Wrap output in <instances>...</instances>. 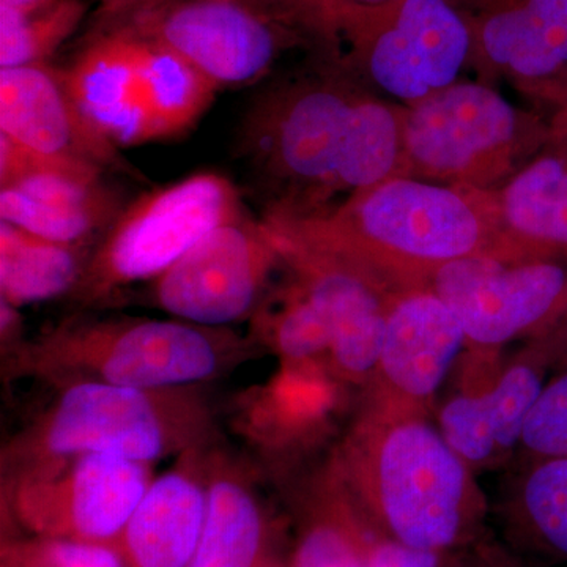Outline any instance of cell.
Here are the masks:
<instances>
[{
  "label": "cell",
  "mask_w": 567,
  "mask_h": 567,
  "mask_svg": "<svg viewBox=\"0 0 567 567\" xmlns=\"http://www.w3.org/2000/svg\"><path fill=\"white\" fill-rule=\"evenodd\" d=\"M404 112L354 87L330 63L265 91L238 136L241 158L267 196L265 216L323 215L338 194L350 199L402 175Z\"/></svg>",
  "instance_id": "6da1fadb"
},
{
  "label": "cell",
  "mask_w": 567,
  "mask_h": 567,
  "mask_svg": "<svg viewBox=\"0 0 567 567\" xmlns=\"http://www.w3.org/2000/svg\"><path fill=\"white\" fill-rule=\"evenodd\" d=\"M331 475L377 535L454 555L483 537L487 499L476 472L431 415L365 402Z\"/></svg>",
  "instance_id": "7a4b0ae2"
},
{
  "label": "cell",
  "mask_w": 567,
  "mask_h": 567,
  "mask_svg": "<svg viewBox=\"0 0 567 567\" xmlns=\"http://www.w3.org/2000/svg\"><path fill=\"white\" fill-rule=\"evenodd\" d=\"M264 221L394 287L425 286L440 267L464 257H506L495 215L481 213L461 189L412 175H394L323 215Z\"/></svg>",
  "instance_id": "3957f363"
},
{
  "label": "cell",
  "mask_w": 567,
  "mask_h": 567,
  "mask_svg": "<svg viewBox=\"0 0 567 567\" xmlns=\"http://www.w3.org/2000/svg\"><path fill=\"white\" fill-rule=\"evenodd\" d=\"M59 390L55 401L2 451L10 483L87 453L153 464L210 447L216 436L200 386L144 390L78 382Z\"/></svg>",
  "instance_id": "277c9868"
},
{
  "label": "cell",
  "mask_w": 567,
  "mask_h": 567,
  "mask_svg": "<svg viewBox=\"0 0 567 567\" xmlns=\"http://www.w3.org/2000/svg\"><path fill=\"white\" fill-rule=\"evenodd\" d=\"M252 353L229 328L185 320L73 317L31 344L14 368L61 388L78 382L164 390L219 379Z\"/></svg>",
  "instance_id": "5b68a950"
},
{
  "label": "cell",
  "mask_w": 567,
  "mask_h": 567,
  "mask_svg": "<svg viewBox=\"0 0 567 567\" xmlns=\"http://www.w3.org/2000/svg\"><path fill=\"white\" fill-rule=\"evenodd\" d=\"M62 76L85 117L118 148L183 136L219 91L156 41L100 22Z\"/></svg>",
  "instance_id": "8992f818"
},
{
  "label": "cell",
  "mask_w": 567,
  "mask_h": 567,
  "mask_svg": "<svg viewBox=\"0 0 567 567\" xmlns=\"http://www.w3.org/2000/svg\"><path fill=\"white\" fill-rule=\"evenodd\" d=\"M308 39L347 76L361 73L409 104L457 82L473 51L470 22L450 0H323Z\"/></svg>",
  "instance_id": "52a82bcc"
},
{
  "label": "cell",
  "mask_w": 567,
  "mask_h": 567,
  "mask_svg": "<svg viewBox=\"0 0 567 567\" xmlns=\"http://www.w3.org/2000/svg\"><path fill=\"white\" fill-rule=\"evenodd\" d=\"M245 216L229 178L197 173L142 194L123 207L91 252L71 297L82 306L152 282L215 227Z\"/></svg>",
  "instance_id": "ba28073f"
},
{
  "label": "cell",
  "mask_w": 567,
  "mask_h": 567,
  "mask_svg": "<svg viewBox=\"0 0 567 567\" xmlns=\"http://www.w3.org/2000/svg\"><path fill=\"white\" fill-rule=\"evenodd\" d=\"M520 137L524 118L502 93L454 82L404 112L402 175L480 186L506 169Z\"/></svg>",
  "instance_id": "9c48e42d"
},
{
  "label": "cell",
  "mask_w": 567,
  "mask_h": 567,
  "mask_svg": "<svg viewBox=\"0 0 567 567\" xmlns=\"http://www.w3.org/2000/svg\"><path fill=\"white\" fill-rule=\"evenodd\" d=\"M425 287L456 315L477 352H498L567 320V259L509 260L481 254L440 267Z\"/></svg>",
  "instance_id": "30bf717a"
},
{
  "label": "cell",
  "mask_w": 567,
  "mask_h": 567,
  "mask_svg": "<svg viewBox=\"0 0 567 567\" xmlns=\"http://www.w3.org/2000/svg\"><path fill=\"white\" fill-rule=\"evenodd\" d=\"M461 385L439 406L436 425L475 472L498 466L520 447L522 435L548 372L565 360L567 320L537 336L509 360L477 352Z\"/></svg>",
  "instance_id": "8fae6325"
},
{
  "label": "cell",
  "mask_w": 567,
  "mask_h": 567,
  "mask_svg": "<svg viewBox=\"0 0 567 567\" xmlns=\"http://www.w3.org/2000/svg\"><path fill=\"white\" fill-rule=\"evenodd\" d=\"M96 22L156 41L218 89L262 80L287 44L303 40L235 0H162Z\"/></svg>",
  "instance_id": "7c38bea8"
},
{
  "label": "cell",
  "mask_w": 567,
  "mask_h": 567,
  "mask_svg": "<svg viewBox=\"0 0 567 567\" xmlns=\"http://www.w3.org/2000/svg\"><path fill=\"white\" fill-rule=\"evenodd\" d=\"M152 483L148 462L87 453L11 481L10 503L37 537L115 544Z\"/></svg>",
  "instance_id": "4fadbf2b"
},
{
  "label": "cell",
  "mask_w": 567,
  "mask_h": 567,
  "mask_svg": "<svg viewBox=\"0 0 567 567\" xmlns=\"http://www.w3.org/2000/svg\"><path fill=\"white\" fill-rule=\"evenodd\" d=\"M279 260L274 230L241 216L204 235L152 281L151 300L185 322L229 328L257 311Z\"/></svg>",
  "instance_id": "5bb4252c"
},
{
  "label": "cell",
  "mask_w": 567,
  "mask_h": 567,
  "mask_svg": "<svg viewBox=\"0 0 567 567\" xmlns=\"http://www.w3.org/2000/svg\"><path fill=\"white\" fill-rule=\"evenodd\" d=\"M93 164L32 151L0 136V218L66 245L91 246L123 210Z\"/></svg>",
  "instance_id": "9a60e30c"
},
{
  "label": "cell",
  "mask_w": 567,
  "mask_h": 567,
  "mask_svg": "<svg viewBox=\"0 0 567 567\" xmlns=\"http://www.w3.org/2000/svg\"><path fill=\"white\" fill-rule=\"evenodd\" d=\"M468 347L450 306L425 286L401 287L388 308L368 404L431 415L436 393Z\"/></svg>",
  "instance_id": "2e32d148"
},
{
  "label": "cell",
  "mask_w": 567,
  "mask_h": 567,
  "mask_svg": "<svg viewBox=\"0 0 567 567\" xmlns=\"http://www.w3.org/2000/svg\"><path fill=\"white\" fill-rule=\"evenodd\" d=\"M274 234L284 262L292 265L298 281L330 320L333 339L328 357L334 374L368 386L379 360L388 308L401 287L358 265Z\"/></svg>",
  "instance_id": "e0dca14e"
},
{
  "label": "cell",
  "mask_w": 567,
  "mask_h": 567,
  "mask_svg": "<svg viewBox=\"0 0 567 567\" xmlns=\"http://www.w3.org/2000/svg\"><path fill=\"white\" fill-rule=\"evenodd\" d=\"M0 134L44 155L133 174L121 148L71 99L62 70L50 63L0 69Z\"/></svg>",
  "instance_id": "ac0fdd59"
},
{
  "label": "cell",
  "mask_w": 567,
  "mask_h": 567,
  "mask_svg": "<svg viewBox=\"0 0 567 567\" xmlns=\"http://www.w3.org/2000/svg\"><path fill=\"white\" fill-rule=\"evenodd\" d=\"M210 447L181 454L173 470L153 480L121 546L132 567H189L203 536Z\"/></svg>",
  "instance_id": "d6986e66"
},
{
  "label": "cell",
  "mask_w": 567,
  "mask_h": 567,
  "mask_svg": "<svg viewBox=\"0 0 567 567\" xmlns=\"http://www.w3.org/2000/svg\"><path fill=\"white\" fill-rule=\"evenodd\" d=\"M473 48L524 81L543 82L567 69V0H483Z\"/></svg>",
  "instance_id": "ffe728a7"
},
{
  "label": "cell",
  "mask_w": 567,
  "mask_h": 567,
  "mask_svg": "<svg viewBox=\"0 0 567 567\" xmlns=\"http://www.w3.org/2000/svg\"><path fill=\"white\" fill-rule=\"evenodd\" d=\"M509 259H567V158L544 155L513 178L496 200Z\"/></svg>",
  "instance_id": "44dd1931"
},
{
  "label": "cell",
  "mask_w": 567,
  "mask_h": 567,
  "mask_svg": "<svg viewBox=\"0 0 567 567\" xmlns=\"http://www.w3.org/2000/svg\"><path fill=\"white\" fill-rule=\"evenodd\" d=\"M268 524L244 466L212 450L207 516L189 567H270Z\"/></svg>",
  "instance_id": "7402d4cb"
},
{
  "label": "cell",
  "mask_w": 567,
  "mask_h": 567,
  "mask_svg": "<svg viewBox=\"0 0 567 567\" xmlns=\"http://www.w3.org/2000/svg\"><path fill=\"white\" fill-rule=\"evenodd\" d=\"M91 246L66 245L0 223V295L7 303H40L76 289Z\"/></svg>",
  "instance_id": "603a6c76"
},
{
  "label": "cell",
  "mask_w": 567,
  "mask_h": 567,
  "mask_svg": "<svg viewBox=\"0 0 567 567\" xmlns=\"http://www.w3.org/2000/svg\"><path fill=\"white\" fill-rule=\"evenodd\" d=\"M507 528L524 546L567 559V457L532 458L506 499Z\"/></svg>",
  "instance_id": "cb8c5ba5"
},
{
  "label": "cell",
  "mask_w": 567,
  "mask_h": 567,
  "mask_svg": "<svg viewBox=\"0 0 567 567\" xmlns=\"http://www.w3.org/2000/svg\"><path fill=\"white\" fill-rule=\"evenodd\" d=\"M323 491L306 514L293 567H368L380 535L369 527L333 476Z\"/></svg>",
  "instance_id": "d4e9b609"
},
{
  "label": "cell",
  "mask_w": 567,
  "mask_h": 567,
  "mask_svg": "<svg viewBox=\"0 0 567 567\" xmlns=\"http://www.w3.org/2000/svg\"><path fill=\"white\" fill-rule=\"evenodd\" d=\"M254 320L257 333L270 342L287 363H308L330 352L333 339L330 320L298 279L275 303L262 301L254 312Z\"/></svg>",
  "instance_id": "484cf974"
},
{
  "label": "cell",
  "mask_w": 567,
  "mask_h": 567,
  "mask_svg": "<svg viewBox=\"0 0 567 567\" xmlns=\"http://www.w3.org/2000/svg\"><path fill=\"white\" fill-rule=\"evenodd\" d=\"M89 3L55 0L33 13L0 10V69L43 65L80 28Z\"/></svg>",
  "instance_id": "4316f807"
},
{
  "label": "cell",
  "mask_w": 567,
  "mask_h": 567,
  "mask_svg": "<svg viewBox=\"0 0 567 567\" xmlns=\"http://www.w3.org/2000/svg\"><path fill=\"white\" fill-rule=\"evenodd\" d=\"M2 555L31 567H132L121 543L35 537L25 543L7 544Z\"/></svg>",
  "instance_id": "83f0119b"
},
{
  "label": "cell",
  "mask_w": 567,
  "mask_h": 567,
  "mask_svg": "<svg viewBox=\"0 0 567 567\" xmlns=\"http://www.w3.org/2000/svg\"><path fill=\"white\" fill-rule=\"evenodd\" d=\"M529 458L567 457V368L548 379L522 435Z\"/></svg>",
  "instance_id": "f1b7e54d"
},
{
  "label": "cell",
  "mask_w": 567,
  "mask_h": 567,
  "mask_svg": "<svg viewBox=\"0 0 567 567\" xmlns=\"http://www.w3.org/2000/svg\"><path fill=\"white\" fill-rule=\"evenodd\" d=\"M235 2L281 22L306 39V31L315 20L323 0H235Z\"/></svg>",
  "instance_id": "f546056e"
},
{
  "label": "cell",
  "mask_w": 567,
  "mask_h": 567,
  "mask_svg": "<svg viewBox=\"0 0 567 567\" xmlns=\"http://www.w3.org/2000/svg\"><path fill=\"white\" fill-rule=\"evenodd\" d=\"M450 567H520L499 550L491 547L476 548L462 561H451Z\"/></svg>",
  "instance_id": "4dcf8cb0"
},
{
  "label": "cell",
  "mask_w": 567,
  "mask_h": 567,
  "mask_svg": "<svg viewBox=\"0 0 567 567\" xmlns=\"http://www.w3.org/2000/svg\"><path fill=\"white\" fill-rule=\"evenodd\" d=\"M156 2H162V0H100V10L96 18L115 17V14L141 9V7Z\"/></svg>",
  "instance_id": "1f68e13d"
},
{
  "label": "cell",
  "mask_w": 567,
  "mask_h": 567,
  "mask_svg": "<svg viewBox=\"0 0 567 567\" xmlns=\"http://www.w3.org/2000/svg\"><path fill=\"white\" fill-rule=\"evenodd\" d=\"M54 2L55 0H0V10L28 14L44 9V7H50Z\"/></svg>",
  "instance_id": "d6a6232c"
},
{
  "label": "cell",
  "mask_w": 567,
  "mask_h": 567,
  "mask_svg": "<svg viewBox=\"0 0 567 567\" xmlns=\"http://www.w3.org/2000/svg\"><path fill=\"white\" fill-rule=\"evenodd\" d=\"M557 130L561 140L567 144V106L565 107V111H561V114H559ZM565 156L567 158V155Z\"/></svg>",
  "instance_id": "836d02e7"
},
{
  "label": "cell",
  "mask_w": 567,
  "mask_h": 567,
  "mask_svg": "<svg viewBox=\"0 0 567 567\" xmlns=\"http://www.w3.org/2000/svg\"><path fill=\"white\" fill-rule=\"evenodd\" d=\"M2 567H31V566L24 565V563L18 561V559L7 557V555H2Z\"/></svg>",
  "instance_id": "e575fe53"
},
{
  "label": "cell",
  "mask_w": 567,
  "mask_h": 567,
  "mask_svg": "<svg viewBox=\"0 0 567 567\" xmlns=\"http://www.w3.org/2000/svg\"><path fill=\"white\" fill-rule=\"evenodd\" d=\"M353 2L364 3V6H379V3L391 2V0H353Z\"/></svg>",
  "instance_id": "d590c367"
},
{
  "label": "cell",
  "mask_w": 567,
  "mask_h": 567,
  "mask_svg": "<svg viewBox=\"0 0 567 567\" xmlns=\"http://www.w3.org/2000/svg\"><path fill=\"white\" fill-rule=\"evenodd\" d=\"M270 567H276L275 565H271Z\"/></svg>",
  "instance_id": "8d00e7d4"
},
{
  "label": "cell",
  "mask_w": 567,
  "mask_h": 567,
  "mask_svg": "<svg viewBox=\"0 0 567 567\" xmlns=\"http://www.w3.org/2000/svg\"><path fill=\"white\" fill-rule=\"evenodd\" d=\"M566 358H567V353H566Z\"/></svg>",
  "instance_id": "74e56055"
}]
</instances>
